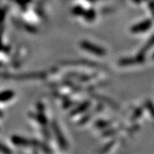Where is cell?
Returning a JSON list of instances; mask_svg holds the SVG:
<instances>
[{
    "label": "cell",
    "mask_w": 154,
    "mask_h": 154,
    "mask_svg": "<svg viewBox=\"0 0 154 154\" xmlns=\"http://www.w3.org/2000/svg\"><path fill=\"white\" fill-rule=\"evenodd\" d=\"M82 46L84 49L88 50L89 51L93 52L94 54H97V55L102 56L105 53V51L102 48H100V47L97 46V45H94L93 44L88 43V42H83V43H82Z\"/></svg>",
    "instance_id": "1"
},
{
    "label": "cell",
    "mask_w": 154,
    "mask_h": 154,
    "mask_svg": "<svg viewBox=\"0 0 154 154\" xmlns=\"http://www.w3.org/2000/svg\"><path fill=\"white\" fill-rule=\"evenodd\" d=\"M151 26H152V22H150V21H146V22H141V23H140L139 25L134 26V27L132 28V31L134 32V33L143 32V31H145V30L148 29Z\"/></svg>",
    "instance_id": "2"
}]
</instances>
